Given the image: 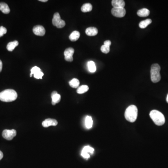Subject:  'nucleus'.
Returning <instances> with one entry per match:
<instances>
[{
	"mask_svg": "<svg viewBox=\"0 0 168 168\" xmlns=\"http://www.w3.org/2000/svg\"><path fill=\"white\" fill-rule=\"evenodd\" d=\"M17 98V94L13 89H6L0 92V100L3 102H12Z\"/></svg>",
	"mask_w": 168,
	"mask_h": 168,
	"instance_id": "1",
	"label": "nucleus"
},
{
	"mask_svg": "<svg viewBox=\"0 0 168 168\" xmlns=\"http://www.w3.org/2000/svg\"><path fill=\"white\" fill-rule=\"evenodd\" d=\"M138 115V109L135 105L129 106L125 112V117L127 121L130 122L135 121Z\"/></svg>",
	"mask_w": 168,
	"mask_h": 168,
	"instance_id": "2",
	"label": "nucleus"
},
{
	"mask_svg": "<svg viewBox=\"0 0 168 168\" xmlns=\"http://www.w3.org/2000/svg\"><path fill=\"white\" fill-rule=\"evenodd\" d=\"M150 117L153 122L158 126H162L165 124V119L163 114L158 110H153L150 112Z\"/></svg>",
	"mask_w": 168,
	"mask_h": 168,
	"instance_id": "3",
	"label": "nucleus"
},
{
	"mask_svg": "<svg viewBox=\"0 0 168 168\" xmlns=\"http://www.w3.org/2000/svg\"><path fill=\"white\" fill-rule=\"evenodd\" d=\"M160 70L161 67L158 64H155L152 65L150 70V74L151 79L153 83H158L161 80Z\"/></svg>",
	"mask_w": 168,
	"mask_h": 168,
	"instance_id": "4",
	"label": "nucleus"
},
{
	"mask_svg": "<svg viewBox=\"0 0 168 168\" xmlns=\"http://www.w3.org/2000/svg\"><path fill=\"white\" fill-rule=\"evenodd\" d=\"M52 24L58 28H62L65 27V21L61 19L60 15L58 13H55L52 19Z\"/></svg>",
	"mask_w": 168,
	"mask_h": 168,
	"instance_id": "5",
	"label": "nucleus"
},
{
	"mask_svg": "<svg viewBox=\"0 0 168 168\" xmlns=\"http://www.w3.org/2000/svg\"><path fill=\"white\" fill-rule=\"evenodd\" d=\"M17 135V131L15 129H5L3 131L2 135L3 137L6 140L10 141Z\"/></svg>",
	"mask_w": 168,
	"mask_h": 168,
	"instance_id": "6",
	"label": "nucleus"
},
{
	"mask_svg": "<svg viewBox=\"0 0 168 168\" xmlns=\"http://www.w3.org/2000/svg\"><path fill=\"white\" fill-rule=\"evenodd\" d=\"M111 12L115 17L121 18L124 17L126 11L124 8H113L112 9Z\"/></svg>",
	"mask_w": 168,
	"mask_h": 168,
	"instance_id": "7",
	"label": "nucleus"
},
{
	"mask_svg": "<svg viewBox=\"0 0 168 168\" xmlns=\"http://www.w3.org/2000/svg\"><path fill=\"white\" fill-rule=\"evenodd\" d=\"M32 75H34L35 78L37 79H42V77L44 76V73L42 72L41 70L39 67L37 66H34L31 69L30 77H32Z\"/></svg>",
	"mask_w": 168,
	"mask_h": 168,
	"instance_id": "8",
	"label": "nucleus"
},
{
	"mask_svg": "<svg viewBox=\"0 0 168 168\" xmlns=\"http://www.w3.org/2000/svg\"><path fill=\"white\" fill-rule=\"evenodd\" d=\"M74 53V48L70 47L66 49L64 52L65 60L68 62H72L74 59L73 55Z\"/></svg>",
	"mask_w": 168,
	"mask_h": 168,
	"instance_id": "9",
	"label": "nucleus"
},
{
	"mask_svg": "<svg viewBox=\"0 0 168 168\" xmlns=\"http://www.w3.org/2000/svg\"><path fill=\"white\" fill-rule=\"evenodd\" d=\"M33 31L37 36H43L45 34V28L41 25H36L33 28Z\"/></svg>",
	"mask_w": 168,
	"mask_h": 168,
	"instance_id": "10",
	"label": "nucleus"
},
{
	"mask_svg": "<svg viewBox=\"0 0 168 168\" xmlns=\"http://www.w3.org/2000/svg\"><path fill=\"white\" fill-rule=\"evenodd\" d=\"M58 124V121L57 120L52 119L48 118L44 121L42 123V125L44 128H47L51 126H56Z\"/></svg>",
	"mask_w": 168,
	"mask_h": 168,
	"instance_id": "11",
	"label": "nucleus"
},
{
	"mask_svg": "<svg viewBox=\"0 0 168 168\" xmlns=\"http://www.w3.org/2000/svg\"><path fill=\"white\" fill-rule=\"evenodd\" d=\"M112 5L114 8H124L125 3L123 0H112Z\"/></svg>",
	"mask_w": 168,
	"mask_h": 168,
	"instance_id": "12",
	"label": "nucleus"
},
{
	"mask_svg": "<svg viewBox=\"0 0 168 168\" xmlns=\"http://www.w3.org/2000/svg\"><path fill=\"white\" fill-rule=\"evenodd\" d=\"M98 33V31L97 28L95 27L88 28L85 31L86 34L89 36H96Z\"/></svg>",
	"mask_w": 168,
	"mask_h": 168,
	"instance_id": "13",
	"label": "nucleus"
},
{
	"mask_svg": "<svg viewBox=\"0 0 168 168\" xmlns=\"http://www.w3.org/2000/svg\"><path fill=\"white\" fill-rule=\"evenodd\" d=\"M0 10L5 14H7L10 11V8L7 4L4 3H0Z\"/></svg>",
	"mask_w": 168,
	"mask_h": 168,
	"instance_id": "14",
	"label": "nucleus"
},
{
	"mask_svg": "<svg viewBox=\"0 0 168 168\" xmlns=\"http://www.w3.org/2000/svg\"><path fill=\"white\" fill-rule=\"evenodd\" d=\"M150 11L147 8H143L139 10L137 12V15L140 17H147L149 15Z\"/></svg>",
	"mask_w": 168,
	"mask_h": 168,
	"instance_id": "15",
	"label": "nucleus"
},
{
	"mask_svg": "<svg viewBox=\"0 0 168 168\" xmlns=\"http://www.w3.org/2000/svg\"><path fill=\"white\" fill-rule=\"evenodd\" d=\"M19 44V43L17 41L15 40L13 42H11L8 43L7 46V49L8 51H12L14 50L16 47Z\"/></svg>",
	"mask_w": 168,
	"mask_h": 168,
	"instance_id": "16",
	"label": "nucleus"
},
{
	"mask_svg": "<svg viewBox=\"0 0 168 168\" xmlns=\"http://www.w3.org/2000/svg\"><path fill=\"white\" fill-rule=\"evenodd\" d=\"M79 37H80V33L78 31H74L71 33V34L70 35L69 38L70 40L74 42L78 40Z\"/></svg>",
	"mask_w": 168,
	"mask_h": 168,
	"instance_id": "17",
	"label": "nucleus"
},
{
	"mask_svg": "<svg viewBox=\"0 0 168 168\" xmlns=\"http://www.w3.org/2000/svg\"><path fill=\"white\" fill-rule=\"evenodd\" d=\"M92 125H93V121H92V118L90 116H87L85 119V127L87 129H90L92 128Z\"/></svg>",
	"mask_w": 168,
	"mask_h": 168,
	"instance_id": "18",
	"label": "nucleus"
},
{
	"mask_svg": "<svg viewBox=\"0 0 168 168\" xmlns=\"http://www.w3.org/2000/svg\"><path fill=\"white\" fill-rule=\"evenodd\" d=\"M92 5L89 3L84 4L83 6H82L81 11L84 13L85 12H90L92 10Z\"/></svg>",
	"mask_w": 168,
	"mask_h": 168,
	"instance_id": "19",
	"label": "nucleus"
},
{
	"mask_svg": "<svg viewBox=\"0 0 168 168\" xmlns=\"http://www.w3.org/2000/svg\"><path fill=\"white\" fill-rule=\"evenodd\" d=\"M88 68L90 72L94 73L96 71V67L94 62L92 61L88 62L87 64Z\"/></svg>",
	"mask_w": 168,
	"mask_h": 168,
	"instance_id": "20",
	"label": "nucleus"
},
{
	"mask_svg": "<svg viewBox=\"0 0 168 168\" xmlns=\"http://www.w3.org/2000/svg\"><path fill=\"white\" fill-rule=\"evenodd\" d=\"M152 23V20L150 19H147L141 22L139 24V27L141 28H144L147 27L148 25H149Z\"/></svg>",
	"mask_w": 168,
	"mask_h": 168,
	"instance_id": "21",
	"label": "nucleus"
},
{
	"mask_svg": "<svg viewBox=\"0 0 168 168\" xmlns=\"http://www.w3.org/2000/svg\"><path fill=\"white\" fill-rule=\"evenodd\" d=\"M89 90V87L87 85H81L77 89V93L78 94H82L87 92Z\"/></svg>",
	"mask_w": 168,
	"mask_h": 168,
	"instance_id": "22",
	"label": "nucleus"
},
{
	"mask_svg": "<svg viewBox=\"0 0 168 168\" xmlns=\"http://www.w3.org/2000/svg\"><path fill=\"white\" fill-rule=\"evenodd\" d=\"M51 99H52V104L53 105H55L57 103L60 102L61 99L60 95L58 94H56L53 96H51Z\"/></svg>",
	"mask_w": 168,
	"mask_h": 168,
	"instance_id": "23",
	"label": "nucleus"
},
{
	"mask_svg": "<svg viewBox=\"0 0 168 168\" xmlns=\"http://www.w3.org/2000/svg\"><path fill=\"white\" fill-rule=\"evenodd\" d=\"M69 85L72 87L74 88L78 87L79 85V81L77 78H73L72 81L69 82Z\"/></svg>",
	"mask_w": 168,
	"mask_h": 168,
	"instance_id": "24",
	"label": "nucleus"
},
{
	"mask_svg": "<svg viewBox=\"0 0 168 168\" xmlns=\"http://www.w3.org/2000/svg\"><path fill=\"white\" fill-rule=\"evenodd\" d=\"M82 151L88 153V154H92L94 153V148H92L89 146H85V147L83 148V150H82Z\"/></svg>",
	"mask_w": 168,
	"mask_h": 168,
	"instance_id": "25",
	"label": "nucleus"
},
{
	"mask_svg": "<svg viewBox=\"0 0 168 168\" xmlns=\"http://www.w3.org/2000/svg\"><path fill=\"white\" fill-rule=\"evenodd\" d=\"M101 51H102L104 53H108L110 51V46L103 45L101 47Z\"/></svg>",
	"mask_w": 168,
	"mask_h": 168,
	"instance_id": "26",
	"label": "nucleus"
},
{
	"mask_svg": "<svg viewBox=\"0 0 168 168\" xmlns=\"http://www.w3.org/2000/svg\"><path fill=\"white\" fill-rule=\"evenodd\" d=\"M7 32V30L6 28L4 27L3 26L0 27V37H3L4 35Z\"/></svg>",
	"mask_w": 168,
	"mask_h": 168,
	"instance_id": "27",
	"label": "nucleus"
},
{
	"mask_svg": "<svg viewBox=\"0 0 168 168\" xmlns=\"http://www.w3.org/2000/svg\"><path fill=\"white\" fill-rule=\"evenodd\" d=\"M81 156L82 157L86 159L89 158L90 157V154H88L83 151H82L81 152Z\"/></svg>",
	"mask_w": 168,
	"mask_h": 168,
	"instance_id": "28",
	"label": "nucleus"
},
{
	"mask_svg": "<svg viewBox=\"0 0 168 168\" xmlns=\"http://www.w3.org/2000/svg\"><path fill=\"white\" fill-rule=\"evenodd\" d=\"M111 44V42L110 40L106 41L104 43V45H107V46H110Z\"/></svg>",
	"mask_w": 168,
	"mask_h": 168,
	"instance_id": "29",
	"label": "nucleus"
},
{
	"mask_svg": "<svg viewBox=\"0 0 168 168\" xmlns=\"http://www.w3.org/2000/svg\"><path fill=\"white\" fill-rule=\"evenodd\" d=\"M3 69V62L0 60V72H1Z\"/></svg>",
	"mask_w": 168,
	"mask_h": 168,
	"instance_id": "30",
	"label": "nucleus"
},
{
	"mask_svg": "<svg viewBox=\"0 0 168 168\" xmlns=\"http://www.w3.org/2000/svg\"><path fill=\"white\" fill-rule=\"evenodd\" d=\"M3 152L0 151V160H1L3 158Z\"/></svg>",
	"mask_w": 168,
	"mask_h": 168,
	"instance_id": "31",
	"label": "nucleus"
},
{
	"mask_svg": "<svg viewBox=\"0 0 168 168\" xmlns=\"http://www.w3.org/2000/svg\"><path fill=\"white\" fill-rule=\"evenodd\" d=\"M58 94V92L57 91H53L51 93V96H53L54 95L56 94Z\"/></svg>",
	"mask_w": 168,
	"mask_h": 168,
	"instance_id": "32",
	"label": "nucleus"
},
{
	"mask_svg": "<svg viewBox=\"0 0 168 168\" xmlns=\"http://www.w3.org/2000/svg\"><path fill=\"white\" fill-rule=\"evenodd\" d=\"M39 1H41V2H47L48 1L47 0H39Z\"/></svg>",
	"mask_w": 168,
	"mask_h": 168,
	"instance_id": "33",
	"label": "nucleus"
},
{
	"mask_svg": "<svg viewBox=\"0 0 168 168\" xmlns=\"http://www.w3.org/2000/svg\"><path fill=\"white\" fill-rule=\"evenodd\" d=\"M166 101H167V103H168V94L167 95V98H166Z\"/></svg>",
	"mask_w": 168,
	"mask_h": 168,
	"instance_id": "34",
	"label": "nucleus"
}]
</instances>
